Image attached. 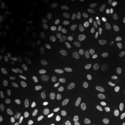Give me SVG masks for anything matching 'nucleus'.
<instances>
[{
    "instance_id": "nucleus-27",
    "label": "nucleus",
    "mask_w": 125,
    "mask_h": 125,
    "mask_svg": "<svg viewBox=\"0 0 125 125\" xmlns=\"http://www.w3.org/2000/svg\"><path fill=\"white\" fill-rule=\"evenodd\" d=\"M20 43L21 46L24 48H27L29 45V43L28 39L25 37H23L21 38L20 40Z\"/></svg>"
},
{
    "instance_id": "nucleus-3",
    "label": "nucleus",
    "mask_w": 125,
    "mask_h": 125,
    "mask_svg": "<svg viewBox=\"0 0 125 125\" xmlns=\"http://www.w3.org/2000/svg\"><path fill=\"white\" fill-rule=\"evenodd\" d=\"M81 105L83 109H86L88 107L89 99L87 94L85 93L82 94L80 98Z\"/></svg>"
},
{
    "instance_id": "nucleus-2",
    "label": "nucleus",
    "mask_w": 125,
    "mask_h": 125,
    "mask_svg": "<svg viewBox=\"0 0 125 125\" xmlns=\"http://www.w3.org/2000/svg\"><path fill=\"white\" fill-rule=\"evenodd\" d=\"M30 69V64L28 61L23 62L20 70V74L22 76L26 75L29 72Z\"/></svg>"
},
{
    "instance_id": "nucleus-15",
    "label": "nucleus",
    "mask_w": 125,
    "mask_h": 125,
    "mask_svg": "<svg viewBox=\"0 0 125 125\" xmlns=\"http://www.w3.org/2000/svg\"><path fill=\"white\" fill-rule=\"evenodd\" d=\"M11 99V95L9 94H4L1 100V106L4 107H6L9 104Z\"/></svg>"
},
{
    "instance_id": "nucleus-18",
    "label": "nucleus",
    "mask_w": 125,
    "mask_h": 125,
    "mask_svg": "<svg viewBox=\"0 0 125 125\" xmlns=\"http://www.w3.org/2000/svg\"><path fill=\"white\" fill-rule=\"evenodd\" d=\"M5 32H6L7 35L8 36L9 39L10 40H13L15 39V33L13 30L9 28V27H7L5 28Z\"/></svg>"
},
{
    "instance_id": "nucleus-5",
    "label": "nucleus",
    "mask_w": 125,
    "mask_h": 125,
    "mask_svg": "<svg viewBox=\"0 0 125 125\" xmlns=\"http://www.w3.org/2000/svg\"><path fill=\"white\" fill-rule=\"evenodd\" d=\"M115 11V8L113 5H109L102 9L101 13L104 16H108L113 13Z\"/></svg>"
},
{
    "instance_id": "nucleus-19",
    "label": "nucleus",
    "mask_w": 125,
    "mask_h": 125,
    "mask_svg": "<svg viewBox=\"0 0 125 125\" xmlns=\"http://www.w3.org/2000/svg\"><path fill=\"white\" fill-rule=\"evenodd\" d=\"M50 118L52 122L54 125H62V121L58 118V117L52 115L51 114L49 115Z\"/></svg>"
},
{
    "instance_id": "nucleus-14",
    "label": "nucleus",
    "mask_w": 125,
    "mask_h": 125,
    "mask_svg": "<svg viewBox=\"0 0 125 125\" xmlns=\"http://www.w3.org/2000/svg\"><path fill=\"white\" fill-rule=\"evenodd\" d=\"M80 72L82 75L84 76H89L90 73V71L89 66L84 64H83L81 66Z\"/></svg>"
},
{
    "instance_id": "nucleus-26",
    "label": "nucleus",
    "mask_w": 125,
    "mask_h": 125,
    "mask_svg": "<svg viewBox=\"0 0 125 125\" xmlns=\"http://www.w3.org/2000/svg\"><path fill=\"white\" fill-rule=\"evenodd\" d=\"M61 90L64 94L67 95H70L71 93V87L69 85H64L62 86Z\"/></svg>"
},
{
    "instance_id": "nucleus-35",
    "label": "nucleus",
    "mask_w": 125,
    "mask_h": 125,
    "mask_svg": "<svg viewBox=\"0 0 125 125\" xmlns=\"http://www.w3.org/2000/svg\"><path fill=\"white\" fill-rule=\"evenodd\" d=\"M81 125H94L93 122L91 121L86 120V119H83L81 121Z\"/></svg>"
},
{
    "instance_id": "nucleus-44",
    "label": "nucleus",
    "mask_w": 125,
    "mask_h": 125,
    "mask_svg": "<svg viewBox=\"0 0 125 125\" xmlns=\"http://www.w3.org/2000/svg\"><path fill=\"white\" fill-rule=\"evenodd\" d=\"M67 11L68 13H72L73 11V6L72 5L69 4L67 7Z\"/></svg>"
},
{
    "instance_id": "nucleus-30",
    "label": "nucleus",
    "mask_w": 125,
    "mask_h": 125,
    "mask_svg": "<svg viewBox=\"0 0 125 125\" xmlns=\"http://www.w3.org/2000/svg\"><path fill=\"white\" fill-rule=\"evenodd\" d=\"M35 117L32 115H25L24 116H23L22 117V120H24V121H29V122H33V121L35 120Z\"/></svg>"
},
{
    "instance_id": "nucleus-10",
    "label": "nucleus",
    "mask_w": 125,
    "mask_h": 125,
    "mask_svg": "<svg viewBox=\"0 0 125 125\" xmlns=\"http://www.w3.org/2000/svg\"><path fill=\"white\" fill-rule=\"evenodd\" d=\"M103 27L101 26H98L96 27L94 29V36L95 37V38L97 40H100L102 37L103 36Z\"/></svg>"
},
{
    "instance_id": "nucleus-39",
    "label": "nucleus",
    "mask_w": 125,
    "mask_h": 125,
    "mask_svg": "<svg viewBox=\"0 0 125 125\" xmlns=\"http://www.w3.org/2000/svg\"><path fill=\"white\" fill-rule=\"evenodd\" d=\"M52 58L54 62H57V63L59 62V60L58 54L56 52H53L52 54Z\"/></svg>"
},
{
    "instance_id": "nucleus-32",
    "label": "nucleus",
    "mask_w": 125,
    "mask_h": 125,
    "mask_svg": "<svg viewBox=\"0 0 125 125\" xmlns=\"http://www.w3.org/2000/svg\"><path fill=\"white\" fill-rule=\"evenodd\" d=\"M65 45V42L63 41H61L56 43L54 44V47L56 48H61L64 47Z\"/></svg>"
},
{
    "instance_id": "nucleus-8",
    "label": "nucleus",
    "mask_w": 125,
    "mask_h": 125,
    "mask_svg": "<svg viewBox=\"0 0 125 125\" xmlns=\"http://www.w3.org/2000/svg\"><path fill=\"white\" fill-rule=\"evenodd\" d=\"M11 9L10 6L8 4H4L2 8L1 9V13L2 15L4 18H8L11 15Z\"/></svg>"
},
{
    "instance_id": "nucleus-52",
    "label": "nucleus",
    "mask_w": 125,
    "mask_h": 125,
    "mask_svg": "<svg viewBox=\"0 0 125 125\" xmlns=\"http://www.w3.org/2000/svg\"><path fill=\"white\" fill-rule=\"evenodd\" d=\"M123 63L125 64V58L123 59Z\"/></svg>"
},
{
    "instance_id": "nucleus-51",
    "label": "nucleus",
    "mask_w": 125,
    "mask_h": 125,
    "mask_svg": "<svg viewBox=\"0 0 125 125\" xmlns=\"http://www.w3.org/2000/svg\"><path fill=\"white\" fill-rule=\"evenodd\" d=\"M122 15H123V17L124 18H125V12H123V13L122 14Z\"/></svg>"
},
{
    "instance_id": "nucleus-9",
    "label": "nucleus",
    "mask_w": 125,
    "mask_h": 125,
    "mask_svg": "<svg viewBox=\"0 0 125 125\" xmlns=\"http://www.w3.org/2000/svg\"><path fill=\"white\" fill-rule=\"evenodd\" d=\"M86 56L89 59H92L95 58L96 54L94 48L92 47H87L84 51Z\"/></svg>"
},
{
    "instance_id": "nucleus-29",
    "label": "nucleus",
    "mask_w": 125,
    "mask_h": 125,
    "mask_svg": "<svg viewBox=\"0 0 125 125\" xmlns=\"http://www.w3.org/2000/svg\"><path fill=\"white\" fill-rule=\"evenodd\" d=\"M120 43V40L118 39H115L112 40L110 44V47L111 49H115L118 46Z\"/></svg>"
},
{
    "instance_id": "nucleus-41",
    "label": "nucleus",
    "mask_w": 125,
    "mask_h": 125,
    "mask_svg": "<svg viewBox=\"0 0 125 125\" xmlns=\"http://www.w3.org/2000/svg\"><path fill=\"white\" fill-rule=\"evenodd\" d=\"M11 56H12V58L13 59H15L17 58L18 56V53L16 49H13L12 52Z\"/></svg>"
},
{
    "instance_id": "nucleus-17",
    "label": "nucleus",
    "mask_w": 125,
    "mask_h": 125,
    "mask_svg": "<svg viewBox=\"0 0 125 125\" xmlns=\"http://www.w3.org/2000/svg\"><path fill=\"white\" fill-rule=\"evenodd\" d=\"M45 70L50 72H54L56 69V66L53 62H47L45 63Z\"/></svg>"
},
{
    "instance_id": "nucleus-22",
    "label": "nucleus",
    "mask_w": 125,
    "mask_h": 125,
    "mask_svg": "<svg viewBox=\"0 0 125 125\" xmlns=\"http://www.w3.org/2000/svg\"><path fill=\"white\" fill-rule=\"evenodd\" d=\"M9 118L11 123H15L17 120V114L13 111H10L9 114Z\"/></svg>"
},
{
    "instance_id": "nucleus-54",
    "label": "nucleus",
    "mask_w": 125,
    "mask_h": 125,
    "mask_svg": "<svg viewBox=\"0 0 125 125\" xmlns=\"http://www.w3.org/2000/svg\"></svg>"
},
{
    "instance_id": "nucleus-49",
    "label": "nucleus",
    "mask_w": 125,
    "mask_h": 125,
    "mask_svg": "<svg viewBox=\"0 0 125 125\" xmlns=\"http://www.w3.org/2000/svg\"><path fill=\"white\" fill-rule=\"evenodd\" d=\"M119 105L125 110V100L121 101V102L119 103Z\"/></svg>"
},
{
    "instance_id": "nucleus-50",
    "label": "nucleus",
    "mask_w": 125,
    "mask_h": 125,
    "mask_svg": "<svg viewBox=\"0 0 125 125\" xmlns=\"http://www.w3.org/2000/svg\"><path fill=\"white\" fill-rule=\"evenodd\" d=\"M3 0H0V4H2V3H3Z\"/></svg>"
},
{
    "instance_id": "nucleus-43",
    "label": "nucleus",
    "mask_w": 125,
    "mask_h": 125,
    "mask_svg": "<svg viewBox=\"0 0 125 125\" xmlns=\"http://www.w3.org/2000/svg\"><path fill=\"white\" fill-rule=\"evenodd\" d=\"M120 82L122 84H125V72H123L121 76Z\"/></svg>"
},
{
    "instance_id": "nucleus-20",
    "label": "nucleus",
    "mask_w": 125,
    "mask_h": 125,
    "mask_svg": "<svg viewBox=\"0 0 125 125\" xmlns=\"http://www.w3.org/2000/svg\"><path fill=\"white\" fill-rule=\"evenodd\" d=\"M101 58L104 61H110L113 58V56L110 52H104L102 54Z\"/></svg>"
},
{
    "instance_id": "nucleus-40",
    "label": "nucleus",
    "mask_w": 125,
    "mask_h": 125,
    "mask_svg": "<svg viewBox=\"0 0 125 125\" xmlns=\"http://www.w3.org/2000/svg\"><path fill=\"white\" fill-rule=\"evenodd\" d=\"M67 28V25L66 24H62L58 27V29L60 31H65Z\"/></svg>"
},
{
    "instance_id": "nucleus-53",
    "label": "nucleus",
    "mask_w": 125,
    "mask_h": 125,
    "mask_svg": "<svg viewBox=\"0 0 125 125\" xmlns=\"http://www.w3.org/2000/svg\"><path fill=\"white\" fill-rule=\"evenodd\" d=\"M26 125H27V123H26Z\"/></svg>"
},
{
    "instance_id": "nucleus-45",
    "label": "nucleus",
    "mask_w": 125,
    "mask_h": 125,
    "mask_svg": "<svg viewBox=\"0 0 125 125\" xmlns=\"http://www.w3.org/2000/svg\"><path fill=\"white\" fill-rule=\"evenodd\" d=\"M5 66V65L4 62H2L0 64V73L1 74H3L4 72Z\"/></svg>"
},
{
    "instance_id": "nucleus-31",
    "label": "nucleus",
    "mask_w": 125,
    "mask_h": 125,
    "mask_svg": "<svg viewBox=\"0 0 125 125\" xmlns=\"http://www.w3.org/2000/svg\"><path fill=\"white\" fill-rule=\"evenodd\" d=\"M124 57V54L123 53V52H119L116 54V61L118 62H121L122 60H123Z\"/></svg>"
},
{
    "instance_id": "nucleus-21",
    "label": "nucleus",
    "mask_w": 125,
    "mask_h": 125,
    "mask_svg": "<svg viewBox=\"0 0 125 125\" xmlns=\"http://www.w3.org/2000/svg\"><path fill=\"white\" fill-rule=\"evenodd\" d=\"M90 92L94 97L98 98H101L102 97L100 91L94 87H92L90 89Z\"/></svg>"
},
{
    "instance_id": "nucleus-42",
    "label": "nucleus",
    "mask_w": 125,
    "mask_h": 125,
    "mask_svg": "<svg viewBox=\"0 0 125 125\" xmlns=\"http://www.w3.org/2000/svg\"><path fill=\"white\" fill-rule=\"evenodd\" d=\"M10 15L12 17V19H13V20H14L15 21L18 20V17L17 16L16 13H15L14 9H11V15Z\"/></svg>"
},
{
    "instance_id": "nucleus-13",
    "label": "nucleus",
    "mask_w": 125,
    "mask_h": 125,
    "mask_svg": "<svg viewBox=\"0 0 125 125\" xmlns=\"http://www.w3.org/2000/svg\"><path fill=\"white\" fill-rule=\"evenodd\" d=\"M36 117L37 121L38 124L43 125L45 122V116L42 112L37 111L36 113Z\"/></svg>"
},
{
    "instance_id": "nucleus-16",
    "label": "nucleus",
    "mask_w": 125,
    "mask_h": 125,
    "mask_svg": "<svg viewBox=\"0 0 125 125\" xmlns=\"http://www.w3.org/2000/svg\"><path fill=\"white\" fill-rule=\"evenodd\" d=\"M64 72L67 76H71L73 74V68L71 64L67 63L64 66Z\"/></svg>"
},
{
    "instance_id": "nucleus-37",
    "label": "nucleus",
    "mask_w": 125,
    "mask_h": 125,
    "mask_svg": "<svg viewBox=\"0 0 125 125\" xmlns=\"http://www.w3.org/2000/svg\"><path fill=\"white\" fill-rule=\"evenodd\" d=\"M13 62H10L9 63L8 68H7V71H6V73H7V74L9 75L10 74L11 72H12V70H13Z\"/></svg>"
},
{
    "instance_id": "nucleus-34",
    "label": "nucleus",
    "mask_w": 125,
    "mask_h": 125,
    "mask_svg": "<svg viewBox=\"0 0 125 125\" xmlns=\"http://www.w3.org/2000/svg\"><path fill=\"white\" fill-rule=\"evenodd\" d=\"M81 82L79 81H76L74 83L73 85V89L74 90H77L80 89L81 86Z\"/></svg>"
},
{
    "instance_id": "nucleus-46",
    "label": "nucleus",
    "mask_w": 125,
    "mask_h": 125,
    "mask_svg": "<svg viewBox=\"0 0 125 125\" xmlns=\"http://www.w3.org/2000/svg\"><path fill=\"white\" fill-rule=\"evenodd\" d=\"M5 116V112L2 110H0V121H2Z\"/></svg>"
},
{
    "instance_id": "nucleus-48",
    "label": "nucleus",
    "mask_w": 125,
    "mask_h": 125,
    "mask_svg": "<svg viewBox=\"0 0 125 125\" xmlns=\"http://www.w3.org/2000/svg\"><path fill=\"white\" fill-rule=\"evenodd\" d=\"M52 40V38L50 37H47L45 38L43 40V42L44 43H49Z\"/></svg>"
},
{
    "instance_id": "nucleus-12",
    "label": "nucleus",
    "mask_w": 125,
    "mask_h": 125,
    "mask_svg": "<svg viewBox=\"0 0 125 125\" xmlns=\"http://www.w3.org/2000/svg\"><path fill=\"white\" fill-rule=\"evenodd\" d=\"M61 85V81L58 79H55L51 81L49 83V87L52 90H56Z\"/></svg>"
},
{
    "instance_id": "nucleus-33",
    "label": "nucleus",
    "mask_w": 125,
    "mask_h": 125,
    "mask_svg": "<svg viewBox=\"0 0 125 125\" xmlns=\"http://www.w3.org/2000/svg\"><path fill=\"white\" fill-rule=\"evenodd\" d=\"M7 55V50L6 49H2L0 50V59L2 60L6 57Z\"/></svg>"
},
{
    "instance_id": "nucleus-7",
    "label": "nucleus",
    "mask_w": 125,
    "mask_h": 125,
    "mask_svg": "<svg viewBox=\"0 0 125 125\" xmlns=\"http://www.w3.org/2000/svg\"><path fill=\"white\" fill-rule=\"evenodd\" d=\"M43 83V79L41 76H37L34 78L32 83V86L34 88L40 87Z\"/></svg>"
},
{
    "instance_id": "nucleus-38",
    "label": "nucleus",
    "mask_w": 125,
    "mask_h": 125,
    "mask_svg": "<svg viewBox=\"0 0 125 125\" xmlns=\"http://www.w3.org/2000/svg\"><path fill=\"white\" fill-rule=\"evenodd\" d=\"M14 109H15V112H16V113L17 114V115H21V116L22 115V109L18 105H16L15 106Z\"/></svg>"
},
{
    "instance_id": "nucleus-47",
    "label": "nucleus",
    "mask_w": 125,
    "mask_h": 125,
    "mask_svg": "<svg viewBox=\"0 0 125 125\" xmlns=\"http://www.w3.org/2000/svg\"><path fill=\"white\" fill-rule=\"evenodd\" d=\"M64 2H65L64 0H59L57 2V5L58 7H61L63 5Z\"/></svg>"
},
{
    "instance_id": "nucleus-24",
    "label": "nucleus",
    "mask_w": 125,
    "mask_h": 125,
    "mask_svg": "<svg viewBox=\"0 0 125 125\" xmlns=\"http://www.w3.org/2000/svg\"><path fill=\"white\" fill-rule=\"evenodd\" d=\"M113 71H114V74L116 76H121L122 74L123 73V70L121 67L120 66H116V67H114L113 69Z\"/></svg>"
},
{
    "instance_id": "nucleus-36",
    "label": "nucleus",
    "mask_w": 125,
    "mask_h": 125,
    "mask_svg": "<svg viewBox=\"0 0 125 125\" xmlns=\"http://www.w3.org/2000/svg\"><path fill=\"white\" fill-rule=\"evenodd\" d=\"M60 57L61 58L66 59H68L69 58L70 54L66 52L63 51V52H60Z\"/></svg>"
},
{
    "instance_id": "nucleus-28",
    "label": "nucleus",
    "mask_w": 125,
    "mask_h": 125,
    "mask_svg": "<svg viewBox=\"0 0 125 125\" xmlns=\"http://www.w3.org/2000/svg\"><path fill=\"white\" fill-rule=\"evenodd\" d=\"M84 2L86 4L92 7H97L98 6L99 3V1L97 0H84Z\"/></svg>"
},
{
    "instance_id": "nucleus-4",
    "label": "nucleus",
    "mask_w": 125,
    "mask_h": 125,
    "mask_svg": "<svg viewBox=\"0 0 125 125\" xmlns=\"http://www.w3.org/2000/svg\"><path fill=\"white\" fill-rule=\"evenodd\" d=\"M100 77L102 81L106 84L109 83L112 80V76L107 72H102L100 75Z\"/></svg>"
},
{
    "instance_id": "nucleus-11",
    "label": "nucleus",
    "mask_w": 125,
    "mask_h": 125,
    "mask_svg": "<svg viewBox=\"0 0 125 125\" xmlns=\"http://www.w3.org/2000/svg\"><path fill=\"white\" fill-rule=\"evenodd\" d=\"M9 40V38L5 31H0V45H6Z\"/></svg>"
},
{
    "instance_id": "nucleus-23",
    "label": "nucleus",
    "mask_w": 125,
    "mask_h": 125,
    "mask_svg": "<svg viewBox=\"0 0 125 125\" xmlns=\"http://www.w3.org/2000/svg\"><path fill=\"white\" fill-rule=\"evenodd\" d=\"M83 43L86 46H92L94 44V42L92 39L90 38L88 36H86L83 39Z\"/></svg>"
},
{
    "instance_id": "nucleus-25",
    "label": "nucleus",
    "mask_w": 125,
    "mask_h": 125,
    "mask_svg": "<svg viewBox=\"0 0 125 125\" xmlns=\"http://www.w3.org/2000/svg\"><path fill=\"white\" fill-rule=\"evenodd\" d=\"M10 25L13 28L16 29L18 30H20V31L23 30L24 28L22 25L16 22H11L10 23Z\"/></svg>"
},
{
    "instance_id": "nucleus-1",
    "label": "nucleus",
    "mask_w": 125,
    "mask_h": 125,
    "mask_svg": "<svg viewBox=\"0 0 125 125\" xmlns=\"http://www.w3.org/2000/svg\"><path fill=\"white\" fill-rule=\"evenodd\" d=\"M49 107L53 110H58L61 112H65L66 110V107L62 103L59 102L50 103L49 104Z\"/></svg>"
},
{
    "instance_id": "nucleus-6",
    "label": "nucleus",
    "mask_w": 125,
    "mask_h": 125,
    "mask_svg": "<svg viewBox=\"0 0 125 125\" xmlns=\"http://www.w3.org/2000/svg\"><path fill=\"white\" fill-rule=\"evenodd\" d=\"M34 50L36 53L39 57L41 58L45 57L46 54V51L45 49V48L39 45H35V46L34 48Z\"/></svg>"
}]
</instances>
